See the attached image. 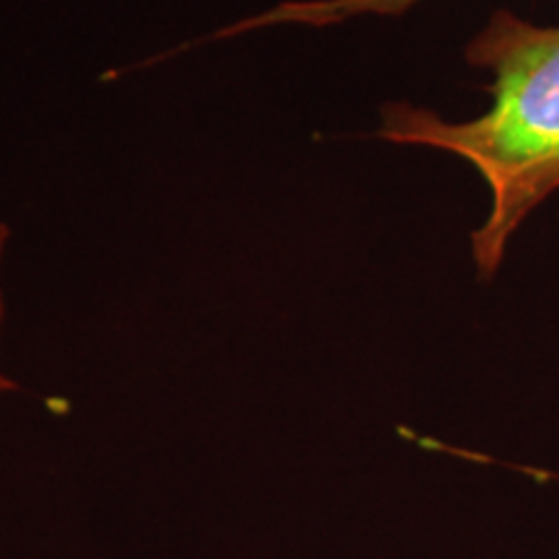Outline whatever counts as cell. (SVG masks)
I'll return each instance as SVG.
<instances>
[{
    "mask_svg": "<svg viewBox=\"0 0 559 559\" xmlns=\"http://www.w3.org/2000/svg\"><path fill=\"white\" fill-rule=\"evenodd\" d=\"M423 0H285L275 9L254 13V16L236 21L218 29L210 39H228L251 34L275 24H304V26H332L358 16H402L412 5Z\"/></svg>",
    "mask_w": 559,
    "mask_h": 559,
    "instance_id": "cell-2",
    "label": "cell"
},
{
    "mask_svg": "<svg viewBox=\"0 0 559 559\" xmlns=\"http://www.w3.org/2000/svg\"><path fill=\"white\" fill-rule=\"evenodd\" d=\"M9 243H11V228L5 223H0V332H3V319H5V298H3V264H5V254H9ZM16 391V381L9 379L0 368V396L11 394Z\"/></svg>",
    "mask_w": 559,
    "mask_h": 559,
    "instance_id": "cell-3",
    "label": "cell"
},
{
    "mask_svg": "<svg viewBox=\"0 0 559 559\" xmlns=\"http://www.w3.org/2000/svg\"><path fill=\"white\" fill-rule=\"evenodd\" d=\"M474 68L492 73V109L469 122L394 102L383 107L381 140L428 145L469 160L489 187L487 221L472 234L479 277L498 272L510 236L559 190V26L495 11L466 47Z\"/></svg>",
    "mask_w": 559,
    "mask_h": 559,
    "instance_id": "cell-1",
    "label": "cell"
}]
</instances>
